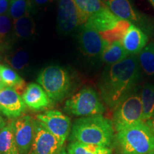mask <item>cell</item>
Here are the masks:
<instances>
[{
	"label": "cell",
	"mask_w": 154,
	"mask_h": 154,
	"mask_svg": "<svg viewBox=\"0 0 154 154\" xmlns=\"http://www.w3.org/2000/svg\"><path fill=\"white\" fill-rule=\"evenodd\" d=\"M140 78V66L136 55H129L120 62L107 65L99 83L105 104L113 110L136 89Z\"/></svg>",
	"instance_id": "cell-1"
},
{
	"label": "cell",
	"mask_w": 154,
	"mask_h": 154,
	"mask_svg": "<svg viewBox=\"0 0 154 154\" xmlns=\"http://www.w3.org/2000/svg\"><path fill=\"white\" fill-rule=\"evenodd\" d=\"M114 136L112 121L99 114L76 119L72 126L69 140L113 149Z\"/></svg>",
	"instance_id": "cell-2"
},
{
	"label": "cell",
	"mask_w": 154,
	"mask_h": 154,
	"mask_svg": "<svg viewBox=\"0 0 154 154\" xmlns=\"http://www.w3.org/2000/svg\"><path fill=\"white\" fill-rule=\"evenodd\" d=\"M116 154H147L154 151V136L145 121L116 132Z\"/></svg>",
	"instance_id": "cell-3"
},
{
	"label": "cell",
	"mask_w": 154,
	"mask_h": 154,
	"mask_svg": "<svg viewBox=\"0 0 154 154\" xmlns=\"http://www.w3.org/2000/svg\"><path fill=\"white\" fill-rule=\"evenodd\" d=\"M36 82L52 102L63 100L72 87V79L68 71L57 65H51L42 69Z\"/></svg>",
	"instance_id": "cell-4"
},
{
	"label": "cell",
	"mask_w": 154,
	"mask_h": 154,
	"mask_svg": "<svg viewBox=\"0 0 154 154\" xmlns=\"http://www.w3.org/2000/svg\"><path fill=\"white\" fill-rule=\"evenodd\" d=\"M63 110L69 114L79 117L103 114L106 108L99 94L91 87H84L67 99Z\"/></svg>",
	"instance_id": "cell-5"
},
{
	"label": "cell",
	"mask_w": 154,
	"mask_h": 154,
	"mask_svg": "<svg viewBox=\"0 0 154 154\" xmlns=\"http://www.w3.org/2000/svg\"><path fill=\"white\" fill-rule=\"evenodd\" d=\"M111 121L116 132L143 121L140 92L136 88L113 109Z\"/></svg>",
	"instance_id": "cell-6"
},
{
	"label": "cell",
	"mask_w": 154,
	"mask_h": 154,
	"mask_svg": "<svg viewBox=\"0 0 154 154\" xmlns=\"http://www.w3.org/2000/svg\"><path fill=\"white\" fill-rule=\"evenodd\" d=\"M102 2L120 19L127 21L147 32L152 29L149 19L134 8L130 0H102Z\"/></svg>",
	"instance_id": "cell-7"
},
{
	"label": "cell",
	"mask_w": 154,
	"mask_h": 154,
	"mask_svg": "<svg viewBox=\"0 0 154 154\" xmlns=\"http://www.w3.org/2000/svg\"><path fill=\"white\" fill-rule=\"evenodd\" d=\"M64 142L50 133L41 122L35 119L34 137L29 154H58Z\"/></svg>",
	"instance_id": "cell-8"
},
{
	"label": "cell",
	"mask_w": 154,
	"mask_h": 154,
	"mask_svg": "<svg viewBox=\"0 0 154 154\" xmlns=\"http://www.w3.org/2000/svg\"><path fill=\"white\" fill-rule=\"evenodd\" d=\"M45 128L63 142L66 141L72 129V121L68 116L57 110H49L36 116Z\"/></svg>",
	"instance_id": "cell-9"
},
{
	"label": "cell",
	"mask_w": 154,
	"mask_h": 154,
	"mask_svg": "<svg viewBox=\"0 0 154 154\" xmlns=\"http://www.w3.org/2000/svg\"><path fill=\"white\" fill-rule=\"evenodd\" d=\"M34 121L30 116H22L11 121L19 154H29L34 137Z\"/></svg>",
	"instance_id": "cell-10"
},
{
	"label": "cell",
	"mask_w": 154,
	"mask_h": 154,
	"mask_svg": "<svg viewBox=\"0 0 154 154\" xmlns=\"http://www.w3.org/2000/svg\"><path fill=\"white\" fill-rule=\"evenodd\" d=\"M26 107L22 96L14 88L5 86L0 89V111L7 118L22 116Z\"/></svg>",
	"instance_id": "cell-11"
},
{
	"label": "cell",
	"mask_w": 154,
	"mask_h": 154,
	"mask_svg": "<svg viewBox=\"0 0 154 154\" xmlns=\"http://www.w3.org/2000/svg\"><path fill=\"white\" fill-rule=\"evenodd\" d=\"M58 29L62 34H69L79 26L76 7L73 0H59L57 15Z\"/></svg>",
	"instance_id": "cell-12"
},
{
	"label": "cell",
	"mask_w": 154,
	"mask_h": 154,
	"mask_svg": "<svg viewBox=\"0 0 154 154\" xmlns=\"http://www.w3.org/2000/svg\"><path fill=\"white\" fill-rule=\"evenodd\" d=\"M79 46L84 55L90 57H100L109 43L103 39L97 31L83 26L79 34Z\"/></svg>",
	"instance_id": "cell-13"
},
{
	"label": "cell",
	"mask_w": 154,
	"mask_h": 154,
	"mask_svg": "<svg viewBox=\"0 0 154 154\" xmlns=\"http://www.w3.org/2000/svg\"><path fill=\"white\" fill-rule=\"evenodd\" d=\"M23 101L29 109L33 111H42L49 107L52 101L39 84L31 83L22 94Z\"/></svg>",
	"instance_id": "cell-14"
},
{
	"label": "cell",
	"mask_w": 154,
	"mask_h": 154,
	"mask_svg": "<svg viewBox=\"0 0 154 154\" xmlns=\"http://www.w3.org/2000/svg\"><path fill=\"white\" fill-rule=\"evenodd\" d=\"M149 37L143 30L131 24L121 40V44L129 55H137L147 45Z\"/></svg>",
	"instance_id": "cell-15"
},
{
	"label": "cell",
	"mask_w": 154,
	"mask_h": 154,
	"mask_svg": "<svg viewBox=\"0 0 154 154\" xmlns=\"http://www.w3.org/2000/svg\"><path fill=\"white\" fill-rule=\"evenodd\" d=\"M120 20L119 17L103 6L100 10L90 17L83 26L91 28L101 33L116 27Z\"/></svg>",
	"instance_id": "cell-16"
},
{
	"label": "cell",
	"mask_w": 154,
	"mask_h": 154,
	"mask_svg": "<svg viewBox=\"0 0 154 154\" xmlns=\"http://www.w3.org/2000/svg\"><path fill=\"white\" fill-rule=\"evenodd\" d=\"M129 56L125 50L121 41L109 44L101 53V61L107 65H111L124 60Z\"/></svg>",
	"instance_id": "cell-17"
},
{
	"label": "cell",
	"mask_w": 154,
	"mask_h": 154,
	"mask_svg": "<svg viewBox=\"0 0 154 154\" xmlns=\"http://www.w3.org/2000/svg\"><path fill=\"white\" fill-rule=\"evenodd\" d=\"M13 32L19 38H28L36 32V24L33 17L29 14L13 21Z\"/></svg>",
	"instance_id": "cell-18"
},
{
	"label": "cell",
	"mask_w": 154,
	"mask_h": 154,
	"mask_svg": "<svg viewBox=\"0 0 154 154\" xmlns=\"http://www.w3.org/2000/svg\"><path fill=\"white\" fill-rule=\"evenodd\" d=\"M79 14V26L84 25L90 17L103 7L102 0H73Z\"/></svg>",
	"instance_id": "cell-19"
},
{
	"label": "cell",
	"mask_w": 154,
	"mask_h": 154,
	"mask_svg": "<svg viewBox=\"0 0 154 154\" xmlns=\"http://www.w3.org/2000/svg\"><path fill=\"white\" fill-rule=\"evenodd\" d=\"M0 154H19L11 121L6 124L0 131Z\"/></svg>",
	"instance_id": "cell-20"
},
{
	"label": "cell",
	"mask_w": 154,
	"mask_h": 154,
	"mask_svg": "<svg viewBox=\"0 0 154 154\" xmlns=\"http://www.w3.org/2000/svg\"><path fill=\"white\" fill-rule=\"evenodd\" d=\"M0 75L5 86L14 88L17 92L25 90L24 80L11 67L0 63Z\"/></svg>",
	"instance_id": "cell-21"
},
{
	"label": "cell",
	"mask_w": 154,
	"mask_h": 154,
	"mask_svg": "<svg viewBox=\"0 0 154 154\" xmlns=\"http://www.w3.org/2000/svg\"><path fill=\"white\" fill-rule=\"evenodd\" d=\"M143 109V121L151 119L154 112V84L146 83L140 92Z\"/></svg>",
	"instance_id": "cell-22"
},
{
	"label": "cell",
	"mask_w": 154,
	"mask_h": 154,
	"mask_svg": "<svg viewBox=\"0 0 154 154\" xmlns=\"http://www.w3.org/2000/svg\"><path fill=\"white\" fill-rule=\"evenodd\" d=\"M69 154H113L112 148L72 142L67 146Z\"/></svg>",
	"instance_id": "cell-23"
},
{
	"label": "cell",
	"mask_w": 154,
	"mask_h": 154,
	"mask_svg": "<svg viewBox=\"0 0 154 154\" xmlns=\"http://www.w3.org/2000/svg\"><path fill=\"white\" fill-rule=\"evenodd\" d=\"M5 61L15 71H22L26 68L29 62V55L26 50L19 48L7 54Z\"/></svg>",
	"instance_id": "cell-24"
},
{
	"label": "cell",
	"mask_w": 154,
	"mask_h": 154,
	"mask_svg": "<svg viewBox=\"0 0 154 154\" xmlns=\"http://www.w3.org/2000/svg\"><path fill=\"white\" fill-rule=\"evenodd\" d=\"M140 69L149 76H154V42L146 46L138 54Z\"/></svg>",
	"instance_id": "cell-25"
},
{
	"label": "cell",
	"mask_w": 154,
	"mask_h": 154,
	"mask_svg": "<svg viewBox=\"0 0 154 154\" xmlns=\"http://www.w3.org/2000/svg\"><path fill=\"white\" fill-rule=\"evenodd\" d=\"M130 25V22L121 19L118 24L116 26V27L111 30L101 32L99 34L103 38V39H104L109 44L113 43L114 42L121 41L122 38H124L125 34L126 33L128 29L129 28Z\"/></svg>",
	"instance_id": "cell-26"
},
{
	"label": "cell",
	"mask_w": 154,
	"mask_h": 154,
	"mask_svg": "<svg viewBox=\"0 0 154 154\" xmlns=\"http://www.w3.org/2000/svg\"><path fill=\"white\" fill-rule=\"evenodd\" d=\"M30 0H10L8 14L13 21L28 14Z\"/></svg>",
	"instance_id": "cell-27"
},
{
	"label": "cell",
	"mask_w": 154,
	"mask_h": 154,
	"mask_svg": "<svg viewBox=\"0 0 154 154\" xmlns=\"http://www.w3.org/2000/svg\"><path fill=\"white\" fill-rule=\"evenodd\" d=\"M13 29V19L8 14L0 16V47L5 46Z\"/></svg>",
	"instance_id": "cell-28"
},
{
	"label": "cell",
	"mask_w": 154,
	"mask_h": 154,
	"mask_svg": "<svg viewBox=\"0 0 154 154\" xmlns=\"http://www.w3.org/2000/svg\"><path fill=\"white\" fill-rule=\"evenodd\" d=\"M10 0H0V16L8 14Z\"/></svg>",
	"instance_id": "cell-29"
},
{
	"label": "cell",
	"mask_w": 154,
	"mask_h": 154,
	"mask_svg": "<svg viewBox=\"0 0 154 154\" xmlns=\"http://www.w3.org/2000/svg\"><path fill=\"white\" fill-rule=\"evenodd\" d=\"M51 1L52 0H33L34 5L36 6H44Z\"/></svg>",
	"instance_id": "cell-30"
},
{
	"label": "cell",
	"mask_w": 154,
	"mask_h": 154,
	"mask_svg": "<svg viewBox=\"0 0 154 154\" xmlns=\"http://www.w3.org/2000/svg\"><path fill=\"white\" fill-rule=\"evenodd\" d=\"M146 123V124L148 125V126L149 127V128L151 129V132L153 133V136H154V119H151L149 120L145 121Z\"/></svg>",
	"instance_id": "cell-31"
},
{
	"label": "cell",
	"mask_w": 154,
	"mask_h": 154,
	"mask_svg": "<svg viewBox=\"0 0 154 154\" xmlns=\"http://www.w3.org/2000/svg\"><path fill=\"white\" fill-rule=\"evenodd\" d=\"M6 124H6L5 119H4L3 117L0 115V131H1V130L6 126Z\"/></svg>",
	"instance_id": "cell-32"
},
{
	"label": "cell",
	"mask_w": 154,
	"mask_h": 154,
	"mask_svg": "<svg viewBox=\"0 0 154 154\" xmlns=\"http://www.w3.org/2000/svg\"><path fill=\"white\" fill-rule=\"evenodd\" d=\"M4 87H5V84H4L2 79L1 77V75H0V89H2V88H3Z\"/></svg>",
	"instance_id": "cell-33"
},
{
	"label": "cell",
	"mask_w": 154,
	"mask_h": 154,
	"mask_svg": "<svg viewBox=\"0 0 154 154\" xmlns=\"http://www.w3.org/2000/svg\"><path fill=\"white\" fill-rule=\"evenodd\" d=\"M58 154H69V153H68V152H67L66 149H65L64 147H63V149H62V150H61V151L59 152V153H58Z\"/></svg>",
	"instance_id": "cell-34"
},
{
	"label": "cell",
	"mask_w": 154,
	"mask_h": 154,
	"mask_svg": "<svg viewBox=\"0 0 154 154\" xmlns=\"http://www.w3.org/2000/svg\"><path fill=\"white\" fill-rule=\"evenodd\" d=\"M149 2L151 4V5L153 6V7L154 8V0H149Z\"/></svg>",
	"instance_id": "cell-35"
},
{
	"label": "cell",
	"mask_w": 154,
	"mask_h": 154,
	"mask_svg": "<svg viewBox=\"0 0 154 154\" xmlns=\"http://www.w3.org/2000/svg\"><path fill=\"white\" fill-rule=\"evenodd\" d=\"M147 154H154V151H152V152H150V153H147Z\"/></svg>",
	"instance_id": "cell-36"
},
{
	"label": "cell",
	"mask_w": 154,
	"mask_h": 154,
	"mask_svg": "<svg viewBox=\"0 0 154 154\" xmlns=\"http://www.w3.org/2000/svg\"><path fill=\"white\" fill-rule=\"evenodd\" d=\"M151 119H154V112H153V116H152Z\"/></svg>",
	"instance_id": "cell-37"
}]
</instances>
